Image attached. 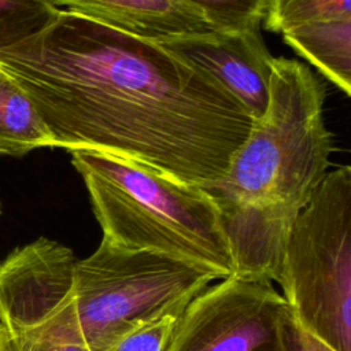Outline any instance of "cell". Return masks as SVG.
<instances>
[{
  "mask_svg": "<svg viewBox=\"0 0 351 351\" xmlns=\"http://www.w3.org/2000/svg\"><path fill=\"white\" fill-rule=\"evenodd\" d=\"M332 18H351V0H270L262 22L266 30L281 34L307 22Z\"/></svg>",
  "mask_w": 351,
  "mask_h": 351,
  "instance_id": "5bb4252c",
  "label": "cell"
},
{
  "mask_svg": "<svg viewBox=\"0 0 351 351\" xmlns=\"http://www.w3.org/2000/svg\"><path fill=\"white\" fill-rule=\"evenodd\" d=\"M55 148L53 138L27 93L0 67V154L23 156Z\"/></svg>",
  "mask_w": 351,
  "mask_h": 351,
  "instance_id": "8fae6325",
  "label": "cell"
},
{
  "mask_svg": "<svg viewBox=\"0 0 351 351\" xmlns=\"http://www.w3.org/2000/svg\"><path fill=\"white\" fill-rule=\"evenodd\" d=\"M214 273L186 261L145 250H129L101 237L78 259L73 300L90 351H111L133 328L166 314L180 315Z\"/></svg>",
  "mask_w": 351,
  "mask_h": 351,
  "instance_id": "5b68a950",
  "label": "cell"
},
{
  "mask_svg": "<svg viewBox=\"0 0 351 351\" xmlns=\"http://www.w3.org/2000/svg\"><path fill=\"white\" fill-rule=\"evenodd\" d=\"M70 155L103 239L186 261L218 278L234 274L219 207L206 188L107 152L75 149Z\"/></svg>",
  "mask_w": 351,
  "mask_h": 351,
  "instance_id": "3957f363",
  "label": "cell"
},
{
  "mask_svg": "<svg viewBox=\"0 0 351 351\" xmlns=\"http://www.w3.org/2000/svg\"><path fill=\"white\" fill-rule=\"evenodd\" d=\"M282 351H337L307 330L289 307L282 318Z\"/></svg>",
  "mask_w": 351,
  "mask_h": 351,
  "instance_id": "e0dca14e",
  "label": "cell"
},
{
  "mask_svg": "<svg viewBox=\"0 0 351 351\" xmlns=\"http://www.w3.org/2000/svg\"><path fill=\"white\" fill-rule=\"evenodd\" d=\"M0 351H8V347H7V339L3 333V330L0 329Z\"/></svg>",
  "mask_w": 351,
  "mask_h": 351,
  "instance_id": "ac0fdd59",
  "label": "cell"
},
{
  "mask_svg": "<svg viewBox=\"0 0 351 351\" xmlns=\"http://www.w3.org/2000/svg\"><path fill=\"white\" fill-rule=\"evenodd\" d=\"M5 339L8 351H90L80 329L73 295L48 321Z\"/></svg>",
  "mask_w": 351,
  "mask_h": 351,
  "instance_id": "7c38bea8",
  "label": "cell"
},
{
  "mask_svg": "<svg viewBox=\"0 0 351 351\" xmlns=\"http://www.w3.org/2000/svg\"><path fill=\"white\" fill-rule=\"evenodd\" d=\"M59 10L49 0H0V52L41 32Z\"/></svg>",
  "mask_w": 351,
  "mask_h": 351,
  "instance_id": "4fadbf2b",
  "label": "cell"
},
{
  "mask_svg": "<svg viewBox=\"0 0 351 351\" xmlns=\"http://www.w3.org/2000/svg\"><path fill=\"white\" fill-rule=\"evenodd\" d=\"M325 97L310 66L274 58L265 112L207 189L219 207L234 274L277 280L291 226L332 165Z\"/></svg>",
  "mask_w": 351,
  "mask_h": 351,
  "instance_id": "7a4b0ae2",
  "label": "cell"
},
{
  "mask_svg": "<svg viewBox=\"0 0 351 351\" xmlns=\"http://www.w3.org/2000/svg\"><path fill=\"white\" fill-rule=\"evenodd\" d=\"M77 261L69 247L38 237L0 262V329L5 336L41 325L67 303Z\"/></svg>",
  "mask_w": 351,
  "mask_h": 351,
  "instance_id": "52a82bcc",
  "label": "cell"
},
{
  "mask_svg": "<svg viewBox=\"0 0 351 351\" xmlns=\"http://www.w3.org/2000/svg\"><path fill=\"white\" fill-rule=\"evenodd\" d=\"M196 7L215 30L261 29L270 0H185Z\"/></svg>",
  "mask_w": 351,
  "mask_h": 351,
  "instance_id": "9a60e30c",
  "label": "cell"
},
{
  "mask_svg": "<svg viewBox=\"0 0 351 351\" xmlns=\"http://www.w3.org/2000/svg\"><path fill=\"white\" fill-rule=\"evenodd\" d=\"M158 40L207 70L254 119L265 112L274 56L269 52L261 29L210 30Z\"/></svg>",
  "mask_w": 351,
  "mask_h": 351,
  "instance_id": "ba28073f",
  "label": "cell"
},
{
  "mask_svg": "<svg viewBox=\"0 0 351 351\" xmlns=\"http://www.w3.org/2000/svg\"><path fill=\"white\" fill-rule=\"evenodd\" d=\"M55 7L78 12L114 27L149 38L215 30L185 0H49Z\"/></svg>",
  "mask_w": 351,
  "mask_h": 351,
  "instance_id": "9c48e42d",
  "label": "cell"
},
{
  "mask_svg": "<svg viewBox=\"0 0 351 351\" xmlns=\"http://www.w3.org/2000/svg\"><path fill=\"white\" fill-rule=\"evenodd\" d=\"M281 34L288 47L336 88L351 95V18L313 21Z\"/></svg>",
  "mask_w": 351,
  "mask_h": 351,
  "instance_id": "30bf717a",
  "label": "cell"
},
{
  "mask_svg": "<svg viewBox=\"0 0 351 351\" xmlns=\"http://www.w3.org/2000/svg\"><path fill=\"white\" fill-rule=\"evenodd\" d=\"M296 319L351 351V167L328 170L288 233L277 277Z\"/></svg>",
  "mask_w": 351,
  "mask_h": 351,
  "instance_id": "277c9868",
  "label": "cell"
},
{
  "mask_svg": "<svg viewBox=\"0 0 351 351\" xmlns=\"http://www.w3.org/2000/svg\"><path fill=\"white\" fill-rule=\"evenodd\" d=\"M55 148L140 162L211 188L254 118L215 77L158 38L59 10L37 34L0 52Z\"/></svg>",
  "mask_w": 351,
  "mask_h": 351,
  "instance_id": "6da1fadb",
  "label": "cell"
},
{
  "mask_svg": "<svg viewBox=\"0 0 351 351\" xmlns=\"http://www.w3.org/2000/svg\"><path fill=\"white\" fill-rule=\"evenodd\" d=\"M178 315L166 314L125 333L111 351H165Z\"/></svg>",
  "mask_w": 351,
  "mask_h": 351,
  "instance_id": "2e32d148",
  "label": "cell"
},
{
  "mask_svg": "<svg viewBox=\"0 0 351 351\" xmlns=\"http://www.w3.org/2000/svg\"><path fill=\"white\" fill-rule=\"evenodd\" d=\"M219 280L178 315L165 351H282L288 304L273 281L241 276Z\"/></svg>",
  "mask_w": 351,
  "mask_h": 351,
  "instance_id": "8992f818",
  "label": "cell"
}]
</instances>
